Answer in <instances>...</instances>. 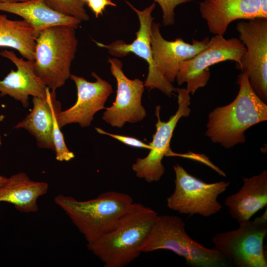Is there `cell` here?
I'll return each mask as SVG.
<instances>
[{
	"label": "cell",
	"mask_w": 267,
	"mask_h": 267,
	"mask_svg": "<svg viewBox=\"0 0 267 267\" xmlns=\"http://www.w3.org/2000/svg\"><path fill=\"white\" fill-rule=\"evenodd\" d=\"M167 250L183 257L192 267H226L232 265L216 248L209 249L193 240L179 217L158 215L139 248L142 253Z\"/></svg>",
	"instance_id": "obj_4"
},
{
	"label": "cell",
	"mask_w": 267,
	"mask_h": 267,
	"mask_svg": "<svg viewBox=\"0 0 267 267\" xmlns=\"http://www.w3.org/2000/svg\"><path fill=\"white\" fill-rule=\"evenodd\" d=\"M173 168L175 188L167 198V206L170 209L179 214H198L205 217L222 210L218 197L226 190L230 184L229 181L206 183L188 173L178 164Z\"/></svg>",
	"instance_id": "obj_7"
},
{
	"label": "cell",
	"mask_w": 267,
	"mask_h": 267,
	"mask_svg": "<svg viewBox=\"0 0 267 267\" xmlns=\"http://www.w3.org/2000/svg\"><path fill=\"white\" fill-rule=\"evenodd\" d=\"M96 81L90 82L82 77L71 74L70 79L75 84L77 98L75 103L57 115L60 128L72 123H78L82 127H89L95 114L105 109L104 104L113 92L112 86L94 72L91 73Z\"/></svg>",
	"instance_id": "obj_13"
},
{
	"label": "cell",
	"mask_w": 267,
	"mask_h": 267,
	"mask_svg": "<svg viewBox=\"0 0 267 267\" xmlns=\"http://www.w3.org/2000/svg\"><path fill=\"white\" fill-rule=\"evenodd\" d=\"M54 202L68 216L87 243L114 228L134 203L129 194L115 191H106L86 201L59 194Z\"/></svg>",
	"instance_id": "obj_3"
},
{
	"label": "cell",
	"mask_w": 267,
	"mask_h": 267,
	"mask_svg": "<svg viewBox=\"0 0 267 267\" xmlns=\"http://www.w3.org/2000/svg\"><path fill=\"white\" fill-rule=\"evenodd\" d=\"M110 71L117 82L116 95L112 106L105 107L102 120L112 127L122 128L127 123L141 121L146 111L141 104L144 90V82L136 78L129 79L124 74L121 60L108 58Z\"/></svg>",
	"instance_id": "obj_12"
},
{
	"label": "cell",
	"mask_w": 267,
	"mask_h": 267,
	"mask_svg": "<svg viewBox=\"0 0 267 267\" xmlns=\"http://www.w3.org/2000/svg\"><path fill=\"white\" fill-rule=\"evenodd\" d=\"M0 54L16 66V71L10 72L0 80V96L9 95L20 101L24 107L29 105V96L45 98L47 87L34 71V60L18 57L11 50H1Z\"/></svg>",
	"instance_id": "obj_16"
},
{
	"label": "cell",
	"mask_w": 267,
	"mask_h": 267,
	"mask_svg": "<svg viewBox=\"0 0 267 267\" xmlns=\"http://www.w3.org/2000/svg\"><path fill=\"white\" fill-rule=\"evenodd\" d=\"M48 189L46 182L32 180L26 174L18 173L6 178L0 185V202L13 204L21 212H36L38 199Z\"/></svg>",
	"instance_id": "obj_20"
},
{
	"label": "cell",
	"mask_w": 267,
	"mask_h": 267,
	"mask_svg": "<svg viewBox=\"0 0 267 267\" xmlns=\"http://www.w3.org/2000/svg\"><path fill=\"white\" fill-rule=\"evenodd\" d=\"M38 36L25 20H10L0 14V47L12 48L26 59L34 60Z\"/></svg>",
	"instance_id": "obj_21"
},
{
	"label": "cell",
	"mask_w": 267,
	"mask_h": 267,
	"mask_svg": "<svg viewBox=\"0 0 267 267\" xmlns=\"http://www.w3.org/2000/svg\"><path fill=\"white\" fill-rule=\"evenodd\" d=\"M246 47L239 39H226L215 35L210 39L206 48L180 64L176 80L178 85L186 83V89L193 95L205 86L210 78V67L227 60L240 63Z\"/></svg>",
	"instance_id": "obj_9"
},
{
	"label": "cell",
	"mask_w": 267,
	"mask_h": 267,
	"mask_svg": "<svg viewBox=\"0 0 267 267\" xmlns=\"http://www.w3.org/2000/svg\"><path fill=\"white\" fill-rule=\"evenodd\" d=\"M31 111L14 127L24 129L36 138L37 145L54 151L52 131L53 118L61 111V105L56 98L55 90L46 89V95L42 98L33 97Z\"/></svg>",
	"instance_id": "obj_17"
},
{
	"label": "cell",
	"mask_w": 267,
	"mask_h": 267,
	"mask_svg": "<svg viewBox=\"0 0 267 267\" xmlns=\"http://www.w3.org/2000/svg\"><path fill=\"white\" fill-rule=\"evenodd\" d=\"M1 145H2V139H1V136L0 135V148L1 147Z\"/></svg>",
	"instance_id": "obj_28"
},
{
	"label": "cell",
	"mask_w": 267,
	"mask_h": 267,
	"mask_svg": "<svg viewBox=\"0 0 267 267\" xmlns=\"http://www.w3.org/2000/svg\"><path fill=\"white\" fill-rule=\"evenodd\" d=\"M178 92V108L176 113L168 121H161L160 116V106H157L155 115L157 121L155 124L156 132L152 140L149 144L151 149L144 158H137L132 165L136 176L144 179L147 182L157 181L165 173L162 159L165 156H174L175 153L170 147L171 140L175 129L182 117L189 115L191 110L190 93L184 88H176Z\"/></svg>",
	"instance_id": "obj_8"
},
{
	"label": "cell",
	"mask_w": 267,
	"mask_h": 267,
	"mask_svg": "<svg viewBox=\"0 0 267 267\" xmlns=\"http://www.w3.org/2000/svg\"><path fill=\"white\" fill-rule=\"evenodd\" d=\"M46 1L51 8L62 14L74 17L82 22L89 19L84 0H46Z\"/></svg>",
	"instance_id": "obj_22"
},
{
	"label": "cell",
	"mask_w": 267,
	"mask_h": 267,
	"mask_svg": "<svg viewBox=\"0 0 267 267\" xmlns=\"http://www.w3.org/2000/svg\"><path fill=\"white\" fill-rule=\"evenodd\" d=\"M95 129L98 133L110 136L128 146L149 150L151 149V146L149 144H147L135 137L109 133L98 128H95Z\"/></svg>",
	"instance_id": "obj_24"
},
{
	"label": "cell",
	"mask_w": 267,
	"mask_h": 267,
	"mask_svg": "<svg viewBox=\"0 0 267 267\" xmlns=\"http://www.w3.org/2000/svg\"><path fill=\"white\" fill-rule=\"evenodd\" d=\"M239 39L246 47L236 68L246 75L259 97L267 101V18H258L238 22Z\"/></svg>",
	"instance_id": "obj_10"
},
{
	"label": "cell",
	"mask_w": 267,
	"mask_h": 267,
	"mask_svg": "<svg viewBox=\"0 0 267 267\" xmlns=\"http://www.w3.org/2000/svg\"><path fill=\"white\" fill-rule=\"evenodd\" d=\"M0 11L21 17L33 27L38 35L45 28L57 25H67L77 29L82 22L54 10L48 6L46 0L0 3Z\"/></svg>",
	"instance_id": "obj_19"
},
{
	"label": "cell",
	"mask_w": 267,
	"mask_h": 267,
	"mask_svg": "<svg viewBox=\"0 0 267 267\" xmlns=\"http://www.w3.org/2000/svg\"><path fill=\"white\" fill-rule=\"evenodd\" d=\"M239 224L238 228L216 234L215 248L237 267H267L263 243L267 233V210L254 220Z\"/></svg>",
	"instance_id": "obj_6"
},
{
	"label": "cell",
	"mask_w": 267,
	"mask_h": 267,
	"mask_svg": "<svg viewBox=\"0 0 267 267\" xmlns=\"http://www.w3.org/2000/svg\"><path fill=\"white\" fill-rule=\"evenodd\" d=\"M88 7L94 13L96 18L102 15L106 8L108 6H117L112 0H84Z\"/></svg>",
	"instance_id": "obj_25"
},
{
	"label": "cell",
	"mask_w": 267,
	"mask_h": 267,
	"mask_svg": "<svg viewBox=\"0 0 267 267\" xmlns=\"http://www.w3.org/2000/svg\"><path fill=\"white\" fill-rule=\"evenodd\" d=\"M76 28L57 25L41 31L36 40L34 71L50 90L62 87L70 78L78 46Z\"/></svg>",
	"instance_id": "obj_5"
},
{
	"label": "cell",
	"mask_w": 267,
	"mask_h": 267,
	"mask_svg": "<svg viewBox=\"0 0 267 267\" xmlns=\"http://www.w3.org/2000/svg\"><path fill=\"white\" fill-rule=\"evenodd\" d=\"M160 5L163 13L164 26H171L175 22V9L179 4L191 2L192 0H154Z\"/></svg>",
	"instance_id": "obj_23"
},
{
	"label": "cell",
	"mask_w": 267,
	"mask_h": 267,
	"mask_svg": "<svg viewBox=\"0 0 267 267\" xmlns=\"http://www.w3.org/2000/svg\"><path fill=\"white\" fill-rule=\"evenodd\" d=\"M159 23L153 22L150 33V44L156 67L165 78L173 84L176 80L180 64L206 48L210 38L201 41L193 40L192 44L181 38L167 41L162 36Z\"/></svg>",
	"instance_id": "obj_14"
},
{
	"label": "cell",
	"mask_w": 267,
	"mask_h": 267,
	"mask_svg": "<svg viewBox=\"0 0 267 267\" xmlns=\"http://www.w3.org/2000/svg\"><path fill=\"white\" fill-rule=\"evenodd\" d=\"M199 11L212 34L223 36L229 24L237 20L267 18L261 0H203Z\"/></svg>",
	"instance_id": "obj_15"
},
{
	"label": "cell",
	"mask_w": 267,
	"mask_h": 267,
	"mask_svg": "<svg viewBox=\"0 0 267 267\" xmlns=\"http://www.w3.org/2000/svg\"><path fill=\"white\" fill-rule=\"evenodd\" d=\"M125 2L135 12L139 19L140 26L135 33L136 38L130 44H127L122 40L113 42L110 44L95 43L98 46L107 49L110 54L115 57H123L132 53L144 59L148 65V75L144 82V87L149 90L157 89L171 97L176 91V88L163 76L156 67L153 58L150 33L154 19L151 13L156 6L155 2L140 10L130 1L126 0Z\"/></svg>",
	"instance_id": "obj_11"
},
{
	"label": "cell",
	"mask_w": 267,
	"mask_h": 267,
	"mask_svg": "<svg viewBox=\"0 0 267 267\" xmlns=\"http://www.w3.org/2000/svg\"><path fill=\"white\" fill-rule=\"evenodd\" d=\"M158 215L152 209L134 202L114 228L87 243V248L105 267H125L141 254L139 248Z\"/></svg>",
	"instance_id": "obj_2"
},
{
	"label": "cell",
	"mask_w": 267,
	"mask_h": 267,
	"mask_svg": "<svg viewBox=\"0 0 267 267\" xmlns=\"http://www.w3.org/2000/svg\"><path fill=\"white\" fill-rule=\"evenodd\" d=\"M237 83L239 89L235 99L211 111L206 125V135L227 149L244 143L245 132L267 120V105L253 90L245 74L240 73Z\"/></svg>",
	"instance_id": "obj_1"
},
{
	"label": "cell",
	"mask_w": 267,
	"mask_h": 267,
	"mask_svg": "<svg viewBox=\"0 0 267 267\" xmlns=\"http://www.w3.org/2000/svg\"><path fill=\"white\" fill-rule=\"evenodd\" d=\"M29 0H0V3H12L25 1Z\"/></svg>",
	"instance_id": "obj_26"
},
{
	"label": "cell",
	"mask_w": 267,
	"mask_h": 267,
	"mask_svg": "<svg viewBox=\"0 0 267 267\" xmlns=\"http://www.w3.org/2000/svg\"><path fill=\"white\" fill-rule=\"evenodd\" d=\"M243 184L236 193L227 197L225 205L232 219L240 223L250 220L267 205V172L243 178Z\"/></svg>",
	"instance_id": "obj_18"
},
{
	"label": "cell",
	"mask_w": 267,
	"mask_h": 267,
	"mask_svg": "<svg viewBox=\"0 0 267 267\" xmlns=\"http://www.w3.org/2000/svg\"><path fill=\"white\" fill-rule=\"evenodd\" d=\"M6 178V177L0 175V185L3 183V182L5 181Z\"/></svg>",
	"instance_id": "obj_27"
}]
</instances>
